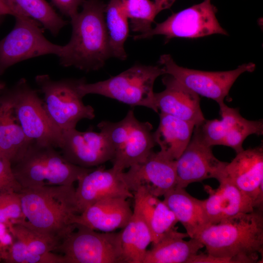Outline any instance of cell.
<instances>
[{
	"label": "cell",
	"instance_id": "6da1fadb",
	"mask_svg": "<svg viewBox=\"0 0 263 263\" xmlns=\"http://www.w3.org/2000/svg\"><path fill=\"white\" fill-rule=\"evenodd\" d=\"M19 194L25 219L21 224L58 245L75 228L79 211L73 185L22 188Z\"/></svg>",
	"mask_w": 263,
	"mask_h": 263
},
{
	"label": "cell",
	"instance_id": "7a4b0ae2",
	"mask_svg": "<svg viewBox=\"0 0 263 263\" xmlns=\"http://www.w3.org/2000/svg\"><path fill=\"white\" fill-rule=\"evenodd\" d=\"M208 255L255 263L263 252V209L240 213L209 225L197 236Z\"/></svg>",
	"mask_w": 263,
	"mask_h": 263
},
{
	"label": "cell",
	"instance_id": "3957f363",
	"mask_svg": "<svg viewBox=\"0 0 263 263\" xmlns=\"http://www.w3.org/2000/svg\"><path fill=\"white\" fill-rule=\"evenodd\" d=\"M82 10L71 18L72 33L59 58L64 67L85 72L96 71L111 56L104 14L106 5L99 0H85Z\"/></svg>",
	"mask_w": 263,
	"mask_h": 263
},
{
	"label": "cell",
	"instance_id": "277c9868",
	"mask_svg": "<svg viewBox=\"0 0 263 263\" xmlns=\"http://www.w3.org/2000/svg\"><path fill=\"white\" fill-rule=\"evenodd\" d=\"M14 175L22 188L73 185L93 168L68 161L56 148L32 142L23 155L12 164Z\"/></svg>",
	"mask_w": 263,
	"mask_h": 263
},
{
	"label": "cell",
	"instance_id": "5b68a950",
	"mask_svg": "<svg viewBox=\"0 0 263 263\" xmlns=\"http://www.w3.org/2000/svg\"><path fill=\"white\" fill-rule=\"evenodd\" d=\"M158 66L136 64L119 75L94 83L86 80L79 86L84 97L96 94L117 100L131 106H143L158 111L154 101L153 85L156 79L165 75Z\"/></svg>",
	"mask_w": 263,
	"mask_h": 263
},
{
	"label": "cell",
	"instance_id": "8992f818",
	"mask_svg": "<svg viewBox=\"0 0 263 263\" xmlns=\"http://www.w3.org/2000/svg\"><path fill=\"white\" fill-rule=\"evenodd\" d=\"M97 127L107 136L113 148V168L120 171L144 161L156 144L151 124L139 121L132 110L121 120L102 121Z\"/></svg>",
	"mask_w": 263,
	"mask_h": 263
},
{
	"label": "cell",
	"instance_id": "52a82bcc",
	"mask_svg": "<svg viewBox=\"0 0 263 263\" xmlns=\"http://www.w3.org/2000/svg\"><path fill=\"white\" fill-rule=\"evenodd\" d=\"M86 80L65 78L52 79L48 75L35 77V82L43 94L44 106L53 123L61 132L76 128L83 119H93L94 108L85 105L79 91L81 83Z\"/></svg>",
	"mask_w": 263,
	"mask_h": 263
},
{
	"label": "cell",
	"instance_id": "ba28073f",
	"mask_svg": "<svg viewBox=\"0 0 263 263\" xmlns=\"http://www.w3.org/2000/svg\"><path fill=\"white\" fill-rule=\"evenodd\" d=\"M56 250L67 263H125L120 231L100 233L76 224Z\"/></svg>",
	"mask_w": 263,
	"mask_h": 263
},
{
	"label": "cell",
	"instance_id": "9c48e42d",
	"mask_svg": "<svg viewBox=\"0 0 263 263\" xmlns=\"http://www.w3.org/2000/svg\"><path fill=\"white\" fill-rule=\"evenodd\" d=\"M11 91L16 117L27 139L59 148L62 132L51 121L37 91L24 78L19 80Z\"/></svg>",
	"mask_w": 263,
	"mask_h": 263
},
{
	"label": "cell",
	"instance_id": "30bf717a",
	"mask_svg": "<svg viewBox=\"0 0 263 263\" xmlns=\"http://www.w3.org/2000/svg\"><path fill=\"white\" fill-rule=\"evenodd\" d=\"M12 30L0 40V75L20 61L48 54L59 56L63 45L54 44L43 35L42 25L25 16L15 17Z\"/></svg>",
	"mask_w": 263,
	"mask_h": 263
},
{
	"label": "cell",
	"instance_id": "8fae6325",
	"mask_svg": "<svg viewBox=\"0 0 263 263\" xmlns=\"http://www.w3.org/2000/svg\"><path fill=\"white\" fill-rule=\"evenodd\" d=\"M216 12L217 9L211 0H204L172 14L165 21L157 23L149 32L133 38L137 40L161 35L168 40L173 38H193L212 34L227 35L219 23Z\"/></svg>",
	"mask_w": 263,
	"mask_h": 263
},
{
	"label": "cell",
	"instance_id": "7c38bea8",
	"mask_svg": "<svg viewBox=\"0 0 263 263\" xmlns=\"http://www.w3.org/2000/svg\"><path fill=\"white\" fill-rule=\"evenodd\" d=\"M159 63L165 74H168L197 94L217 102L224 103L231 87L238 77L244 72L255 69L253 63L244 64L227 71L207 72L188 69L178 66L169 55H163Z\"/></svg>",
	"mask_w": 263,
	"mask_h": 263
},
{
	"label": "cell",
	"instance_id": "4fadbf2b",
	"mask_svg": "<svg viewBox=\"0 0 263 263\" xmlns=\"http://www.w3.org/2000/svg\"><path fill=\"white\" fill-rule=\"evenodd\" d=\"M193 133L185 150L176 160V187L215 178L219 182L225 176L227 162L221 161L213 154L212 147L206 144L198 133Z\"/></svg>",
	"mask_w": 263,
	"mask_h": 263
},
{
	"label": "cell",
	"instance_id": "5bb4252c",
	"mask_svg": "<svg viewBox=\"0 0 263 263\" xmlns=\"http://www.w3.org/2000/svg\"><path fill=\"white\" fill-rule=\"evenodd\" d=\"M176 160L152 151L144 161L132 166L122 175L131 191L143 187L159 197L176 187Z\"/></svg>",
	"mask_w": 263,
	"mask_h": 263
},
{
	"label": "cell",
	"instance_id": "9a60e30c",
	"mask_svg": "<svg viewBox=\"0 0 263 263\" xmlns=\"http://www.w3.org/2000/svg\"><path fill=\"white\" fill-rule=\"evenodd\" d=\"M59 148L68 161L86 168L111 161L114 154L107 136L101 131L97 132L92 130L80 132L75 128L63 131Z\"/></svg>",
	"mask_w": 263,
	"mask_h": 263
},
{
	"label": "cell",
	"instance_id": "2e32d148",
	"mask_svg": "<svg viewBox=\"0 0 263 263\" xmlns=\"http://www.w3.org/2000/svg\"><path fill=\"white\" fill-rule=\"evenodd\" d=\"M224 178L250 198L257 208H263V148L243 150L227 163Z\"/></svg>",
	"mask_w": 263,
	"mask_h": 263
},
{
	"label": "cell",
	"instance_id": "e0dca14e",
	"mask_svg": "<svg viewBox=\"0 0 263 263\" xmlns=\"http://www.w3.org/2000/svg\"><path fill=\"white\" fill-rule=\"evenodd\" d=\"M112 168L105 169L100 165L83 174L77 180L75 196L79 214L94 203L105 198L121 196L133 198L123 180L122 173Z\"/></svg>",
	"mask_w": 263,
	"mask_h": 263
},
{
	"label": "cell",
	"instance_id": "ac0fdd59",
	"mask_svg": "<svg viewBox=\"0 0 263 263\" xmlns=\"http://www.w3.org/2000/svg\"><path fill=\"white\" fill-rule=\"evenodd\" d=\"M162 82L165 89L154 93L155 104L158 111L191 123L195 126L205 120L197 94L169 75L167 74Z\"/></svg>",
	"mask_w": 263,
	"mask_h": 263
},
{
	"label": "cell",
	"instance_id": "d6986e66",
	"mask_svg": "<svg viewBox=\"0 0 263 263\" xmlns=\"http://www.w3.org/2000/svg\"><path fill=\"white\" fill-rule=\"evenodd\" d=\"M219 182L218 188L214 189L205 186L209 196L203 204L210 225L257 209L253 200L227 179Z\"/></svg>",
	"mask_w": 263,
	"mask_h": 263
},
{
	"label": "cell",
	"instance_id": "ffe728a7",
	"mask_svg": "<svg viewBox=\"0 0 263 263\" xmlns=\"http://www.w3.org/2000/svg\"><path fill=\"white\" fill-rule=\"evenodd\" d=\"M133 214L127 198L114 196L101 199L77 214L75 224L94 230L113 232L124 227Z\"/></svg>",
	"mask_w": 263,
	"mask_h": 263
},
{
	"label": "cell",
	"instance_id": "44dd1931",
	"mask_svg": "<svg viewBox=\"0 0 263 263\" xmlns=\"http://www.w3.org/2000/svg\"><path fill=\"white\" fill-rule=\"evenodd\" d=\"M133 212L145 222L152 236L154 244L176 229L178 222L174 213L163 201L140 187L133 192Z\"/></svg>",
	"mask_w": 263,
	"mask_h": 263
},
{
	"label": "cell",
	"instance_id": "7402d4cb",
	"mask_svg": "<svg viewBox=\"0 0 263 263\" xmlns=\"http://www.w3.org/2000/svg\"><path fill=\"white\" fill-rule=\"evenodd\" d=\"M15 115L11 89L0 95V155L12 164L24 153L31 143Z\"/></svg>",
	"mask_w": 263,
	"mask_h": 263
},
{
	"label": "cell",
	"instance_id": "603a6c76",
	"mask_svg": "<svg viewBox=\"0 0 263 263\" xmlns=\"http://www.w3.org/2000/svg\"><path fill=\"white\" fill-rule=\"evenodd\" d=\"M163 196V201L185 227L189 238L196 237L210 225L203 200L193 197L184 188L175 187Z\"/></svg>",
	"mask_w": 263,
	"mask_h": 263
},
{
	"label": "cell",
	"instance_id": "cb8c5ba5",
	"mask_svg": "<svg viewBox=\"0 0 263 263\" xmlns=\"http://www.w3.org/2000/svg\"><path fill=\"white\" fill-rule=\"evenodd\" d=\"M186 237L187 233L174 230L147 250L142 263H190L204 246L198 238Z\"/></svg>",
	"mask_w": 263,
	"mask_h": 263
},
{
	"label": "cell",
	"instance_id": "d4e9b609",
	"mask_svg": "<svg viewBox=\"0 0 263 263\" xmlns=\"http://www.w3.org/2000/svg\"><path fill=\"white\" fill-rule=\"evenodd\" d=\"M195 125L169 114L160 113L159 126L153 132L158 151L166 157L176 160L189 143Z\"/></svg>",
	"mask_w": 263,
	"mask_h": 263
},
{
	"label": "cell",
	"instance_id": "484cf974",
	"mask_svg": "<svg viewBox=\"0 0 263 263\" xmlns=\"http://www.w3.org/2000/svg\"><path fill=\"white\" fill-rule=\"evenodd\" d=\"M13 16H25L39 22L52 35L57 36L68 23L45 0H2Z\"/></svg>",
	"mask_w": 263,
	"mask_h": 263
},
{
	"label": "cell",
	"instance_id": "4316f807",
	"mask_svg": "<svg viewBox=\"0 0 263 263\" xmlns=\"http://www.w3.org/2000/svg\"><path fill=\"white\" fill-rule=\"evenodd\" d=\"M106 25L111 56L125 60L124 43L128 37L129 24L121 0H110L106 6Z\"/></svg>",
	"mask_w": 263,
	"mask_h": 263
},
{
	"label": "cell",
	"instance_id": "83f0119b",
	"mask_svg": "<svg viewBox=\"0 0 263 263\" xmlns=\"http://www.w3.org/2000/svg\"><path fill=\"white\" fill-rule=\"evenodd\" d=\"M221 119L206 120L194 130L204 143L211 147L222 145L231 126L242 116L239 109L228 107L224 102L219 104Z\"/></svg>",
	"mask_w": 263,
	"mask_h": 263
},
{
	"label": "cell",
	"instance_id": "f1b7e54d",
	"mask_svg": "<svg viewBox=\"0 0 263 263\" xmlns=\"http://www.w3.org/2000/svg\"><path fill=\"white\" fill-rule=\"evenodd\" d=\"M121 0L125 14L130 20L132 30L141 34L149 32L159 13L154 2L150 0Z\"/></svg>",
	"mask_w": 263,
	"mask_h": 263
},
{
	"label": "cell",
	"instance_id": "f546056e",
	"mask_svg": "<svg viewBox=\"0 0 263 263\" xmlns=\"http://www.w3.org/2000/svg\"><path fill=\"white\" fill-rule=\"evenodd\" d=\"M10 228L15 239L20 241L33 253L47 254L56 250L58 245L54 240L22 224H13Z\"/></svg>",
	"mask_w": 263,
	"mask_h": 263
},
{
	"label": "cell",
	"instance_id": "4dcf8cb0",
	"mask_svg": "<svg viewBox=\"0 0 263 263\" xmlns=\"http://www.w3.org/2000/svg\"><path fill=\"white\" fill-rule=\"evenodd\" d=\"M263 134L262 120H249L241 116L231 127L225 137L222 145L233 149L236 153L242 151L243 143L251 134Z\"/></svg>",
	"mask_w": 263,
	"mask_h": 263
},
{
	"label": "cell",
	"instance_id": "1f68e13d",
	"mask_svg": "<svg viewBox=\"0 0 263 263\" xmlns=\"http://www.w3.org/2000/svg\"><path fill=\"white\" fill-rule=\"evenodd\" d=\"M8 263H67L61 254L51 252L38 254L29 251L20 241L15 239L4 261Z\"/></svg>",
	"mask_w": 263,
	"mask_h": 263
},
{
	"label": "cell",
	"instance_id": "d6a6232c",
	"mask_svg": "<svg viewBox=\"0 0 263 263\" xmlns=\"http://www.w3.org/2000/svg\"><path fill=\"white\" fill-rule=\"evenodd\" d=\"M24 221L19 192L0 193V223L10 226Z\"/></svg>",
	"mask_w": 263,
	"mask_h": 263
},
{
	"label": "cell",
	"instance_id": "836d02e7",
	"mask_svg": "<svg viewBox=\"0 0 263 263\" xmlns=\"http://www.w3.org/2000/svg\"><path fill=\"white\" fill-rule=\"evenodd\" d=\"M134 221V263H142L147 247L152 242V236L144 220L133 212Z\"/></svg>",
	"mask_w": 263,
	"mask_h": 263
},
{
	"label": "cell",
	"instance_id": "e575fe53",
	"mask_svg": "<svg viewBox=\"0 0 263 263\" xmlns=\"http://www.w3.org/2000/svg\"><path fill=\"white\" fill-rule=\"evenodd\" d=\"M21 189L14 175L11 161L0 155V193L19 192Z\"/></svg>",
	"mask_w": 263,
	"mask_h": 263
},
{
	"label": "cell",
	"instance_id": "d590c367",
	"mask_svg": "<svg viewBox=\"0 0 263 263\" xmlns=\"http://www.w3.org/2000/svg\"><path fill=\"white\" fill-rule=\"evenodd\" d=\"M134 221L132 218L120 231L121 243L125 263H134Z\"/></svg>",
	"mask_w": 263,
	"mask_h": 263
},
{
	"label": "cell",
	"instance_id": "8d00e7d4",
	"mask_svg": "<svg viewBox=\"0 0 263 263\" xmlns=\"http://www.w3.org/2000/svg\"><path fill=\"white\" fill-rule=\"evenodd\" d=\"M14 241L10 226L0 223V261H4Z\"/></svg>",
	"mask_w": 263,
	"mask_h": 263
},
{
	"label": "cell",
	"instance_id": "74e56055",
	"mask_svg": "<svg viewBox=\"0 0 263 263\" xmlns=\"http://www.w3.org/2000/svg\"><path fill=\"white\" fill-rule=\"evenodd\" d=\"M85 0H51L63 15L70 18L78 13V8Z\"/></svg>",
	"mask_w": 263,
	"mask_h": 263
},
{
	"label": "cell",
	"instance_id": "f35d334b",
	"mask_svg": "<svg viewBox=\"0 0 263 263\" xmlns=\"http://www.w3.org/2000/svg\"><path fill=\"white\" fill-rule=\"evenodd\" d=\"M176 0H154L158 12L170 7Z\"/></svg>",
	"mask_w": 263,
	"mask_h": 263
},
{
	"label": "cell",
	"instance_id": "ab89813d",
	"mask_svg": "<svg viewBox=\"0 0 263 263\" xmlns=\"http://www.w3.org/2000/svg\"><path fill=\"white\" fill-rule=\"evenodd\" d=\"M7 15L13 16V13L5 5L2 0H0V16H4Z\"/></svg>",
	"mask_w": 263,
	"mask_h": 263
},
{
	"label": "cell",
	"instance_id": "60d3db41",
	"mask_svg": "<svg viewBox=\"0 0 263 263\" xmlns=\"http://www.w3.org/2000/svg\"><path fill=\"white\" fill-rule=\"evenodd\" d=\"M5 84L2 81L0 80V93L5 90Z\"/></svg>",
	"mask_w": 263,
	"mask_h": 263
},
{
	"label": "cell",
	"instance_id": "b9f144b4",
	"mask_svg": "<svg viewBox=\"0 0 263 263\" xmlns=\"http://www.w3.org/2000/svg\"><path fill=\"white\" fill-rule=\"evenodd\" d=\"M3 19H4V16H0V25L3 22Z\"/></svg>",
	"mask_w": 263,
	"mask_h": 263
}]
</instances>
